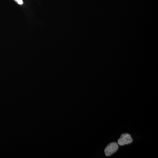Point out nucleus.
<instances>
[{"label": "nucleus", "instance_id": "1", "mask_svg": "<svg viewBox=\"0 0 158 158\" xmlns=\"http://www.w3.org/2000/svg\"><path fill=\"white\" fill-rule=\"evenodd\" d=\"M118 145L116 142H112L108 144L105 149V153L107 156H110L118 151Z\"/></svg>", "mask_w": 158, "mask_h": 158}, {"label": "nucleus", "instance_id": "2", "mask_svg": "<svg viewBox=\"0 0 158 158\" xmlns=\"http://www.w3.org/2000/svg\"><path fill=\"white\" fill-rule=\"evenodd\" d=\"M132 142L133 139L131 135L128 133H125L120 136V138L118 140V144L120 146H123L126 144H131Z\"/></svg>", "mask_w": 158, "mask_h": 158}, {"label": "nucleus", "instance_id": "3", "mask_svg": "<svg viewBox=\"0 0 158 158\" xmlns=\"http://www.w3.org/2000/svg\"><path fill=\"white\" fill-rule=\"evenodd\" d=\"M17 4L19 5H22L23 4V0H14Z\"/></svg>", "mask_w": 158, "mask_h": 158}]
</instances>
